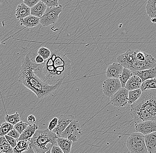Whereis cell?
Instances as JSON below:
<instances>
[{"label": "cell", "instance_id": "obj_5", "mask_svg": "<svg viewBox=\"0 0 156 153\" xmlns=\"http://www.w3.org/2000/svg\"><path fill=\"white\" fill-rule=\"evenodd\" d=\"M132 105L144 109L156 117V89L142 92L140 98Z\"/></svg>", "mask_w": 156, "mask_h": 153}, {"label": "cell", "instance_id": "obj_22", "mask_svg": "<svg viewBox=\"0 0 156 153\" xmlns=\"http://www.w3.org/2000/svg\"><path fill=\"white\" fill-rule=\"evenodd\" d=\"M73 143V141L62 137H58L57 140L58 146L64 153L71 152Z\"/></svg>", "mask_w": 156, "mask_h": 153}, {"label": "cell", "instance_id": "obj_34", "mask_svg": "<svg viewBox=\"0 0 156 153\" xmlns=\"http://www.w3.org/2000/svg\"><path fill=\"white\" fill-rule=\"evenodd\" d=\"M5 136L6 139L7 141H8L10 145L11 146L12 148H14L17 144V143H18V140L7 135H5Z\"/></svg>", "mask_w": 156, "mask_h": 153}, {"label": "cell", "instance_id": "obj_41", "mask_svg": "<svg viewBox=\"0 0 156 153\" xmlns=\"http://www.w3.org/2000/svg\"><path fill=\"white\" fill-rule=\"evenodd\" d=\"M22 153H36L34 151V149L32 148H30L29 149V150H27V151H25L24 152Z\"/></svg>", "mask_w": 156, "mask_h": 153}, {"label": "cell", "instance_id": "obj_24", "mask_svg": "<svg viewBox=\"0 0 156 153\" xmlns=\"http://www.w3.org/2000/svg\"><path fill=\"white\" fill-rule=\"evenodd\" d=\"M133 75V72L130 70L124 67L119 79L121 84L122 88H125L127 82Z\"/></svg>", "mask_w": 156, "mask_h": 153}, {"label": "cell", "instance_id": "obj_3", "mask_svg": "<svg viewBox=\"0 0 156 153\" xmlns=\"http://www.w3.org/2000/svg\"><path fill=\"white\" fill-rule=\"evenodd\" d=\"M136 50L129 49L117 57V61L132 72L156 68V60L148 54L145 61H140L136 57Z\"/></svg>", "mask_w": 156, "mask_h": 153}, {"label": "cell", "instance_id": "obj_26", "mask_svg": "<svg viewBox=\"0 0 156 153\" xmlns=\"http://www.w3.org/2000/svg\"><path fill=\"white\" fill-rule=\"evenodd\" d=\"M142 92L140 89L129 91L128 104L132 105L135 103L140 98Z\"/></svg>", "mask_w": 156, "mask_h": 153}, {"label": "cell", "instance_id": "obj_19", "mask_svg": "<svg viewBox=\"0 0 156 153\" xmlns=\"http://www.w3.org/2000/svg\"><path fill=\"white\" fill-rule=\"evenodd\" d=\"M142 80L141 78L137 76L133 75L127 82L125 88L129 91L140 89Z\"/></svg>", "mask_w": 156, "mask_h": 153}, {"label": "cell", "instance_id": "obj_42", "mask_svg": "<svg viewBox=\"0 0 156 153\" xmlns=\"http://www.w3.org/2000/svg\"><path fill=\"white\" fill-rule=\"evenodd\" d=\"M151 21L153 24H156V18H151Z\"/></svg>", "mask_w": 156, "mask_h": 153}, {"label": "cell", "instance_id": "obj_21", "mask_svg": "<svg viewBox=\"0 0 156 153\" xmlns=\"http://www.w3.org/2000/svg\"><path fill=\"white\" fill-rule=\"evenodd\" d=\"M47 6L41 1H40L37 5L31 8L30 15L41 18L43 16L46 10Z\"/></svg>", "mask_w": 156, "mask_h": 153}, {"label": "cell", "instance_id": "obj_17", "mask_svg": "<svg viewBox=\"0 0 156 153\" xmlns=\"http://www.w3.org/2000/svg\"><path fill=\"white\" fill-rule=\"evenodd\" d=\"M40 18L34 16L30 15L19 20L20 25L27 28H33L37 27L40 24Z\"/></svg>", "mask_w": 156, "mask_h": 153}, {"label": "cell", "instance_id": "obj_13", "mask_svg": "<svg viewBox=\"0 0 156 153\" xmlns=\"http://www.w3.org/2000/svg\"><path fill=\"white\" fill-rule=\"evenodd\" d=\"M135 129L136 132L144 135L156 132V122L147 120L139 123H135Z\"/></svg>", "mask_w": 156, "mask_h": 153}, {"label": "cell", "instance_id": "obj_44", "mask_svg": "<svg viewBox=\"0 0 156 153\" xmlns=\"http://www.w3.org/2000/svg\"><path fill=\"white\" fill-rule=\"evenodd\" d=\"M0 153H5L2 152L1 151H0Z\"/></svg>", "mask_w": 156, "mask_h": 153}, {"label": "cell", "instance_id": "obj_28", "mask_svg": "<svg viewBox=\"0 0 156 153\" xmlns=\"http://www.w3.org/2000/svg\"><path fill=\"white\" fill-rule=\"evenodd\" d=\"M140 89L142 92L148 89H156V78L149 79L142 82Z\"/></svg>", "mask_w": 156, "mask_h": 153}, {"label": "cell", "instance_id": "obj_12", "mask_svg": "<svg viewBox=\"0 0 156 153\" xmlns=\"http://www.w3.org/2000/svg\"><path fill=\"white\" fill-rule=\"evenodd\" d=\"M74 119V116L71 115H61L58 118V124L52 132L55 133L58 137H60L62 132L66 129L71 122Z\"/></svg>", "mask_w": 156, "mask_h": 153}, {"label": "cell", "instance_id": "obj_10", "mask_svg": "<svg viewBox=\"0 0 156 153\" xmlns=\"http://www.w3.org/2000/svg\"><path fill=\"white\" fill-rule=\"evenodd\" d=\"M121 88V84L119 78H108L102 84L103 93L105 96L110 98Z\"/></svg>", "mask_w": 156, "mask_h": 153}, {"label": "cell", "instance_id": "obj_39", "mask_svg": "<svg viewBox=\"0 0 156 153\" xmlns=\"http://www.w3.org/2000/svg\"><path fill=\"white\" fill-rule=\"evenodd\" d=\"M35 62L37 64H41L44 63L45 62V60L41 56L38 55L35 58Z\"/></svg>", "mask_w": 156, "mask_h": 153}, {"label": "cell", "instance_id": "obj_33", "mask_svg": "<svg viewBox=\"0 0 156 153\" xmlns=\"http://www.w3.org/2000/svg\"><path fill=\"white\" fill-rule=\"evenodd\" d=\"M44 3L47 7H55L58 6V0H41Z\"/></svg>", "mask_w": 156, "mask_h": 153}, {"label": "cell", "instance_id": "obj_27", "mask_svg": "<svg viewBox=\"0 0 156 153\" xmlns=\"http://www.w3.org/2000/svg\"><path fill=\"white\" fill-rule=\"evenodd\" d=\"M0 151L5 153H13V148L9 144L5 136L0 137Z\"/></svg>", "mask_w": 156, "mask_h": 153}, {"label": "cell", "instance_id": "obj_31", "mask_svg": "<svg viewBox=\"0 0 156 153\" xmlns=\"http://www.w3.org/2000/svg\"><path fill=\"white\" fill-rule=\"evenodd\" d=\"M51 51L47 47H42L39 49L37 51L38 55H40L45 61L47 60L51 55Z\"/></svg>", "mask_w": 156, "mask_h": 153}, {"label": "cell", "instance_id": "obj_11", "mask_svg": "<svg viewBox=\"0 0 156 153\" xmlns=\"http://www.w3.org/2000/svg\"><path fill=\"white\" fill-rule=\"evenodd\" d=\"M128 92L125 88H121L111 97V104L119 108L126 106L128 102Z\"/></svg>", "mask_w": 156, "mask_h": 153}, {"label": "cell", "instance_id": "obj_6", "mask_svg": "<svg viewBox=\"0 0 156 153\" xmlns=\"http://www.w3.org/2000/svg\"><path fill=\"white\" fill-rule=\"evenodd\" d=\"M127 148L131 153H147L144 135L139 132L132 133L126 141Z\"/></svg>", "mask_w": 156, "mask_h": 153}, {"label": "cell", "instance_id": "obj_37", "mask_svg": "<svg viewBox=\"0 0 156 153\" xmlns=\"http://www.w3.org/2000/svg\"><path fill=\"white\" fill-rule=\"evenodd\" d=\"M7 135L18 140L20 134L15 129H13L11 130Z\"/></svg>", "mask_w": 156, "mask_h": 153}, {"label": "cell", "instance_id": "obj_16", "mask_svg": "<svg viewBox=\"0 0 156 153\" xmlns=\"http://www.w3.org/2000/svg\"><path fill=\"white\" fill-rule=\"evenodd\" d=\"M38 129V126L36 124H30L28 125L24 131L20 134L18 141L23 140V141H29L32 138L36 130Z\"/></svg>", "mask_w": 156, "mask_h": 153}, {"label": "cell", "instance_id": "obj_43", "mask_svg": "<svg viewBox=\"0 0 156 153\" xmlns=\"http://www.w3.org/2000/svg\"><path fill=\"white\" fill-rule=\"evenodd\" d=\"M44 153H51V149L49 150H48V151Z\"/></svg>", "mask_w": 156, "mask_h": 153}, {"label": "cell", "instance_id": "obj_30", "mask_svg": "<svg viewBox=\"0 0 156 153\" xmlns=\"http://www.w3.org/2000/svg\"><path fill=\"white\" fill-rule=\"evenodd\" d=\"M14 129V126L5 122L1 125L0 127V136L7 135L11 130Z\"/></svg>", "mask_w": 156, "mask_h": 153}, {"label": "cell", "instance_id": "obj_40", "mask_svg": "<svg viewBox=\"0 0 156 153\" xmlns=\"http://www.w3.org/2000/svg\"><path fill=\"white\" fill-rule=\"evenodd\" d=\"M27 119H28V121L30 123H34L36 121V117L33 115H30L28 116Z\"/></svg>", "mask_w": 156, "mask_h": 153}, {"label": "cell", "instance_id": "obj_36", "mask_svg": "<svg viewBox=\"0 0 156 153\" xmlns=\"http://www.w3.org/2000/svg\"><path fill=\"white\" fill-rule=\"evenodd\" d=\"M23 1H24V4L31 8L39 3L41 0H23Z\"/></svg>", "mask_w": 156, "mask_h": 153}, {"label": "cell", "instance_id": "obj_38", "mask_svg": "<svg viewBox=\"0 0 156 153\" xmlns=\"http://www.w3.org/2000/svg\"><path fill=\"white\" fill-rule=\"evenodd\" d=\"M51 153H64L58 146H53L51 148Z\"/></svg>", "mask_w": 156, "mask_h": 153}, {"label": "cell", "instance_id": "obj_14", "mask_svg": "<svg viewBox=\"0 0 156 153\" xmlns=\"http://www.w3.org/2000/svg\"><path fill=\"white\" fill-rule=\"evenodd\" d=\"M123 67L118 62H115L108 66L106 70L107 78H119L123 69Z\"/></svg>", "mask_w": 156, "mask_h": 153}, {"label": "cell", "instance_id": "obj_23", "mask_svg": "<svg viewBox=\"0 0 156 153\" xmlns=\"http://www.w3.org/2000/svg\"><path fill=\"white\" fill-rule=\"evenodd\" d=\"M146 9V13L150 18H156V0H148Z\"/></svg>", "mask_w": 156, "mask_h": 153}, {"label": "cell", "instance_id": "obj_18", "mask_svg": "<svg viewBox=\"0 0 156 153\" xmlns=\"http://www.w3.org/2000/svg\"><path fill=\"white\" fill-rule=\"evenodd\" d=\"M133 75L137 76L141 78L142 82H143L149 79L155 78L156 68L133 72Z\"/></svg>", "mask_w": 156, "mask_h": 153}, {"label": "cell", "instance_id": "obj_1", "mask_svg": "<svg viewBox=\"0 0 156 153\" xmlns=\"http://www.w3.org/2000/svg\"><path fill=\"white\" fill-rule=\"evenodd\" d=\"M71 61L66 54L58 50L51 51L50 57L38 64L34 70L40 79L50 85H55L70 75Z\"/></svg>", "mask_w": 156, "mask_h": 153}, {"label": "cell", "instance_id": "obj_2", "mask_svg": "<svg viewBox=\"0 0 156 153\" xmlns=\"http://www.w3.org/2000/svg\"><path fill=\"white\" fill-rule=\"evenodd\" d=\"M37 65L30 59L29 54H26L20 67L18 81L35 93L38 99H41L54 94L61 86L62 82L52 85L42 81L34 72Z\"/></svg>", "mask_w": 156, "mask_h": 153}, {"label": "cell", "instance_id": "obj_8", "mask_svg": "<svg viewBox=\"0 0 156 153\" xmlns=\"http://www.w3.org/2000/svg\"><path fill=\"white\" fill-rule=\"evenodd\" d=\"M83 133L79 121L73 120L68 127L62 132L60 137L66 138L74 143L79 140Z\"/></svg>", "mask_w": 156, "mask_h": 153}, {"label": "cell", "instance_id": "obj_35", "mask_svg": "<svg viewBox=\"0 0 156 153\" xmlns=\"http://www.w3.org/2000/svg\"><path fill=\"white\" fill-rule=\"evenodd\" d=\"M58 118L57 117H54L52 119L49 123L48 126V129L50 131H52V130L54 128H55L57 124H58Z\"/></svg>", "mask_w": 156, "mask_h": 153}, {"label": "cell", "instance_id": "obj_29", "mask_svg": "<svg viewBox=\"0 0 156 153\" xmlns=\"http://www.w3.org/2000/svg\"><path fill=\"white\" fill-rule=\"evenodd\" d=\"M5 119L6 122L13 126L20 121V116L17 112L12 115H6Z\"/></svg>", "mask_w": 156, "mask_h": 153}, {"label": "cell", "instance_id": "obj_7", "mask_svg": "<svg viewBox=\"0 0 156 153\" xmlns=\"http://www.w3.org/2000/svg\"><path fill=\"white\" fill-rule=\"evenodd\" d=\"M62 11L63 7L61 5L55 7H47L43 16L40 18V24L45 27L55 24Z\"/></svg>", "mask_w": 156, "mask_h": 153}, {"label": "cell", "instance_id": "obj_25", "mask_svg": "<svg viewBox=\"0 0 156 153\" xmlns=\"http://www.w3.org/2000/svg\"><path fill=\"white\" fill-rule=\"evenodd\" d=\"M30 148L29 141H18L16 147L13 148V153H22Z\"/></svg>", "mask_w": 156, "mask_h": 153}, {"label": "cell", "instance_id": "obj_20", "mask_svg": "<svg viewBox=\"0 0 156 153\" xmlns=\"http://www.w3.org/2000/svg\"><path fill=\"white\" fill-rule=\"evenodd\" d=\"M31 8L24 4L21 3L18 5L16 9V17L17 20L25 18L30 15Z\"/></svg>", "mask_w": 156, "mask_h": 153}, {"label": "cell", "instance_id": "obj_9", "mask_svg": "<svg viewBox=\"0 0 156 153\" xmlns=\"http://www.w3.org/2000/svg\"><path fill=\"white\" fill-rule=\"evenodd\" d=\"M130 114L135 123H139L147 120L156 122V117L150 112L133 105H131Z\"/></svg>", "mask_w": 156, "mask_h": 153}, {"label": "cell", "instance_id": "obj_32", "mask_svg": "<svg viewBox=\"0 0 156 153\" xmlns=\"http://www.w3.org/2000/svg\"><path fill=\"white\" fill-rule=\"evenodd\" d=\"M28 125H29L26 123L20 121L18 123L14 125V129H15L20 134L24 131V130L27 128Z\"/></svg>", "mask_w": 156, "mask_h": 153}, {"label": "cell", "instance_id": "obj_4", "mask_svg": "<svg viewBox=\"0 0 156 153\" xmlns=\"http://www.w3.org/2000/svg\"><path fill=\"white\" fill-rule=\"evenodd\" d=\"M58 136L48 129L44 130H37L34 136L29 140V147L34 149L36 153H44L51 148L47 147L50 144L54 146L57 144Z\"/></svg>", "mask_w": 156, "mask_h": 153}, {"label": "cell", "instance_id": "obj_45", "mask_svg": "<svg viewBox=\"0 0 156 153\" xmlns=\"http://www.w3.org/2000/svg\"><path fill=\"white\" fill-rule=\"evenodd\" d=\"M0 137H1V136H0Z\"/></svg>", "mask_w": 156, "mask_h": 153}, {"label": "cell", "instance_id": "obj_15", "mask_svg": "<svg viewBox=\"0 0 156 153\" xmlns=\"http://www.w3.org/2000/svg\"><path fill=\"white\" fill-rule=\"evenodd\" d=\"M147 151L149 153H156V132L144 135Z\"/></svg>", "mask_w": 156, "mask_h": 153}]
</instances>
